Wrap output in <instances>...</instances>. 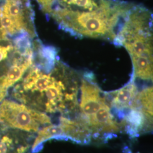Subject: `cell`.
Instances as JSON below:
<instances>
[{"mask_svg": "<svg viewBox=\"0 0 153 153\" xmlns=\"http://www.w3.org/2000/svg\"><path fill=\"white\" fill-rule=\"evenodd\" d=\"M133 5L120 0H108L104 5L94 11H53L49 16L59 27L73 36L103 39L114 43Z\"/></svg>", "mask_w": 153, "mask_h": 153, "instance_id": "obj_1", "label": "cell"}, {"mask_svg": "<svg viewBox=\"0 0 153 153\" xmlns=\"http://www.w3.org/2000/svg\"><path fill=\"white\" fill-rule=\"evenodd\" d=\"M153 16L145 6L133 4L114 44L124 47L131 58L132 78L152 81Z\"/></svg>", "mask_w": 153, "mask_h": 153, "instance_id": "obj_2", "label": "cell"}, {"mask_svg": "<svg viewBox=\"0 0 153 153\" xmlns=\"http://www.w3.org/2000/svg\"><path fill=\"white\" fill-rule=\"evenodd\" d=\"M33 39L27 34L0 40V103L32 66Z\"/></svg>", "mask_w": 153, "mask_h": 153, "instance_id": "obj_3", "label": "cell"}, {"mask_svg": "<svg viewBox=\"0 0 153 153\" xmlns=\"http://www.w3.org/2000/svg\"><path fill=\"white\" fill-rule=\"evenodd\" d=\"M0 33L4 40L22 34L36 38L33 11L29 0H1Z\"/></svg>", "mask_w": 153, "mask_h": 153, "instance_id": "obj_4", "label": "cell"}, {"mask_svg": "<svg viewBox=\"0 0 153 153\" xmlns=\"http://www.w3.org/2000/svg\"><path fill=\"white\" fill-rule=\"evenodd\" d=\"M0 123L18 131L37 132L42 126L51 124V120L44 112L11 99H4L0 103Z\"/></svg>", "mask_w": 153, "mask_h": 153, "instance_id": "obj_5", "label": "cell"}, {"mask_svg": "<svg viewBox=\"0 0 153 153\" xmlns=\"http://www.w3.org/2000/svg\"><path fill=\"white\" fill-rule=\"evenodd\" d=\"M80 109L86 120L94 115L106 102L102 97L101 90L94 81L91 73L86 72L81 78Z\"/></svg>", "mask_w": 153, "mask_h": 153, "instance_id": "obj_6", "label": "cell"}, {"mask_svg": "<svg viewBox=\"0 0 153 153\" xmlns=\"http://www.w3.org/2000/svg\"><path fill=\"white\" fill-rule=\"evenodd\" d=\"M90 131L95 132H116L119 130L110 107L105 102L100 109L92 116L83 120Z\"/></svg>", "mask_w": 153, "mask_h": 153, "instance_id": "obj_7", "label": "cell"}, {"mask_svg": "<svg viewBox=\"0 0 153 153\" xmlns=\"http://www.w3.org/2000/svg\"><path fill=\"white\" fill-rule=\"evenodd\" d=\"M137 94V86L134 83V79L131 78L130 82L124 87L111 93V105L117 112L130 109Z\"/></svg>", "mask_w": 153, "mask_h": 153, "instance_id": "obj_8", "label": "cell"}, {"mask_svg": "<svg viewBox=\"0 0 153 153\" xmlns=\"http://www.w3.org/2000/svg\"><path fill=\"white\" fill-rule=\"evenodd\" d=\"M51 139H67L60 124L45 126L38 131L32 146L33 152H36L44 142Z\"/></svg>", "mask_w": 153, "mask_h": 153, "instance_id": "obj_9", "label": "cell"}, {"mask_svg": "<svg viewBox=\"0 0 153 153\" xmlns=\"http://www.w3.org/2000/svg\"><path fill=\"white\" fill-rule=\"evenodd\" d=\"M131 108L139 109L148 117L153 118V87H148L138 93ZM130 108V109H131Z\"/></svg>", "mask_w": 153, "mask_h": 153, "instance_id": "obj_10", "label": "cell"}, {"mask_svg": "<svg viewBox=\"0 0 153 153\" xmlns=\"http://www.w3.org/2000/svg\"><path fill=\"white\" fill-rule=\"evenodd\" d=\"M124 117L126 131L133 136L137 135L146 121H152V119L148 118L142 111L136 108H131L130 111Z\"/></svg>", "mask_w": 153, "mask_h": 153, "instance_id": "obj_11", "label": "cell"}, {"mask_svg": "<svg viewBox=\"0 0 153 153\" xmlns=\"http://www.w3.org/2000/svg\"><path fill=\"white\" fill-rule=\"evenodd\" d=\"M57 0H36L42 10L49 16Z\"/></svg>", "mask_w": 153, "mask_h": 153, "instance_id": "obj_12", "label": "cell"}, {"mask_svg": "<svg viewBox=\"0 0 153 153\" xmlns=\"http://www.w3.org/2000/svg\"><path fill=\"white\" fill-rule=\"evenodd\" d=\"M0 124H1V123H0Z\"/></svg>", "mask_w": 153, "mask_h": 153, "instance_id": "obj_13", "label": "cell"}]
</instances>
